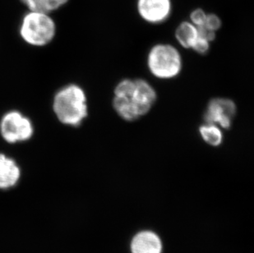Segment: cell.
I'll return each instance as SVG.
<instances>
[{
	"label": "cell",
	"instance_id": "cell-1",
	"mask_svg": "<svg viewBox=\"0 0 254 253\" xmlns=\"http://www.w3.org/2000/svg\"><path fill=\"white\" fill-rule=\"evenodd\" d=\"M58 120L68 126H79L87 116L85 92L77 85H68L58 91L53 103Z\"/></svg>",
	"mask_w": 254,
	"mask_h": 253
},
{
	"label": "cell",
	"instance_id": "cell-2",
	"mask_svg": "<svg viewBox=\"0 0 254 253\" xmlns=\"http://www.w3.org/2000/svg\"><path fill=\"white\" fill-rule=\"evenodd\" d=\"M56 26L48 13L29 11L20 26V34L29 45L44 46L56 36Z\"/></svg>",
	"mask_w": 254,
	"mask_h": 253
},
{
	"label": "cell",
	"instance_id": "cell-3",
	"mask_svg": "<svg viewBox=\"0 0 254 253\" xmlns=\"http://www.w3.org/2000/svg\"><path fill=\"white\" fill-rule=\"evenodd\" d=\"M149 69L156 77L170 79L180 73L182 60L180 53L169 45H158L151 49L148 56Z\"/></svg>",
	"mask_w": 254,
	"mask_h": 253
},
{
	"label": "cell",
	"instance_id": "cell-4",
	"mask_svg": "<svg viewBox=\"0 0 254 253\" xmlns=\"http://www.w3.org/2000/svg\"><path fill=\"white\" fill-rule=\"evenodd\" d=\"M0 132L8 143L27 141L33 135V125L28 118L18 112L11 111L2 117Z\"/></svg>",
	"mask_w": 254,
	"mask_h": 253
},
{
	"label": "cell",
	"instance_id": "cell-5",
	"mask_svg": "<svg viewBox=\"0 0 254 253\" xmlns=\"http://www.w3.org/2000/svg\"><path fill=\"white\" fill-rule=\"evenodd\" d=\"M236 113L235 103L228 99H214L210 101L204 119L206 124L219 125L223 128H230Z\"/></svg>",
	"mask_w": 254,
	"mask_h": 253
},
{
	"label": "cell",
	"instance_id": "cell-6",
	"mask_svg": "<svg viewBox=\"0 0 254 253\" xmlns=\"http://www.w3.org/2000/svg\"><path fill=\"white\" fill-rule=\"evenodd\" d=\"M137 10L146 22L160 23L168 18L171 12L170 0H138Z\"/></svg>",
	"mask_w": 254,
	"mask_h": 253
},
{
	"label": "cell",
	"instance_id": "cell-7",
	"mask_svg": "<svg viewBox=\"0 0 254 253\" xmlns=\"http://www.w3.org/2000/svg\"><path fill=\"white\" fill-rule=\"evenodd\" d=\"M135 88L130 100L137 108L140 116L146 115L156 101V91L151 85L144 80H135Z\"/></svg>",
	"mask_w": 254,
	"mask_h": 253
},
{
	"label": "cell",
	"instance_id": "cell-8",
	"mask_svg": "<svg viewBox=\"0 0 254 253\" xmlns=\"http://www.w3.org/2000/svg\"><path fill=\"white\" fill-rule=\"evenodd\" d=\"M20 178L21 170L17 163L4 154H0V190L12 189Z\"/></svg>",
	"mask_w": 254,
	"mask_h": 253
},
{
	"label": "cell",
	"instance_id": "cell-9",
	"mask_svg": "<svg viewBox=\"0 0 254 253\" xmlns=\"http://www.w3.org/2000/svg\"><path fill=\"white\" fill-rule=\"evenodd\" d=\"M161 240L151 232H141L132 242V253H161Z\"/></svg>",
	"mask_w": 254,
	"mask_h": 253
},
{
	"label": "cell",
	"instance_id": "cell-10",
	"mask_svg": "<svg viewBox=\"0 0 254 253\" xmlns=\"http://www.w3.org/2000/svg\"><path fill=\"white\" fill-rule=\"evenodd\" d=\"M175 36L183 47L192 48L198 37L197 26L192 24V22H182L178 26Z\"/></svg>",
	"mask_w": 254,
	"mask_h": 253
},
{
	"label": "cell",
	"instance_id": "cell-11",
	"mask_svg": "<svg viewBox=\"0 0 254 253\" xmlns=\"http://www.w3.org/2000/svg\"><path fill=\"white\" fill-rule=\"evenodd\" d=\"M29 11L51 14L67 3L68 0H21Z\"/></svg>",
	"mask_w": 254,
	"mask_h": 253
},
{
	"label": "cell",
	"instance_id": "cell-12",
	"mask_svg": "<svg viewBox=\"0 0 254 253\" xmlns=\"http://www.w3.org/2000/svg\"><path fill=\"white\" fill-rule=\"evenodd\" d=\"M114 108L120 117L127 121L137 120L140 117L137 108L135 107L134 104L130 99L115 96Z\"/></svg>",
	"mask_w": 254,
	"mask_h": 253
},
{
	"label": "cell",
	"instance_id": "cell-13",
	"mask_svg": "<svg viewBox=\"0 0 254 253\" xmlns=\"http://www.w3.org/2000/svg\"><path fill=\"white\" fill-rule=\"evenodd\" d=\"M200 134L204 141L210 146H218L222 143L223 134L216 125L206 124L200 127Z\"/></svg>",
	"mask_w": 254,
	"mask_h": 253
},
{
	"label": "cell",
	"instance_id": "cell-14",
	"mask_svg": "<svg viewBox=\"0 0 254 253\" xmlns=\"http://www.w3.org/2000/svg\"><path fill=\"white\" fill-rule=\"evenodd\" d=\"M134 81L131 80H124L118 84L115 88V95L117 97H124V98H130L134 91Z\"/></svg>",
	"mask_w": 254,
	"mask_h": 253
},
{
	"label": "cell",
	"instance_id": "cell-15",
	"mask_svg": "<svg viewBox=\"0 0 254 253\" xmlns=\"http://www.w3.org/2000/svg\"><path fill=\"white\" fill-rule=\"evenodd\" d=\"M206 12H204L203 10L196 9L191 13L190 18H191V22L192 24L196 26H202L205 23L206 18Z\"/></svg>",
	"mask_w": 254,
	"mask_h": 253
},
{
	"label": "cell",
	"instance_id": "cell-16",
	"mask_svg": "<svg viewBox=\"0 0 254 253\" xmlns=\"http://www.w3.org/2000/svg\"><path fill=\"white\" fill-rule=\"evenodd\" d=\"M203 25L211 31H216V30H218L221 27V19L216 15L207 14L206 15V21H205V23Z\"/></svg>",
	"mask_w": 254,
	"mask_h": 253
},
{
	"label": "cell",
	"instance_id": "cell-17",
	"mask_svg": "<svg viewBox=\"0 0 254 253\" xmlns=\"http://www.w3.org/2000/svg\"><path fill=\"white\" fill-rule=\"evenodd\" d=\"M192 49L199 54H206L209 50V41L198 36Z\"/></svg>",
	"mask_w": 254,
	"mask_h": 253
}]
</instances>
